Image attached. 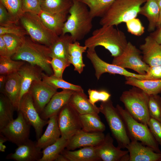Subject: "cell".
Segmentation results:
<instances>
[{
	"instance_id": "cell-26",
	"label": "cell",
	"mask_w": 161,
	"mask_h": 161,
	"mask_svg": "<svg viewBox=\"0 0 161 161\" xmlns=\"http://www.w3.org/2000/svg\"><path fill=\"white\" fill-rule=\"evenodd\" d=\"M61 154L65 156L68 161H100L95 147H83L77 150L64 149Z\"/></svg>"
},
{
	"instance_id": "cell-45",
	"label": "cell",
	"mask_w": 161,
	"mask_h": 161,
	"mask_svg": "<svg viewBox=\"0 0 161 161\" xmlns=\"http://www.w3.org/2000/svg\"><path fill=\"white\" fill-rule=\"evenodd\" d=\"M147 126L156 141L161 146V122L150 117Z\"/></svg>"
},
{
	"instance_id": "cell-32",
	"label": "cell",
	"mask_w": 161,
	"mask_h": 161,
	"mask_svg": "<svg viewBox=\"0 0 161 161\" xmlns=\"http://www.w3.org/2000/svg\"><path fill=\"white\" fill-rule=\"evenodd\" d=\"M42 11L51 13H69L72 0H39Z\"/></svg>"
},
{
	"instance_id": "cell-52",
	"label": "cell",
	"mask_w": 161,
	"mask_h": 161,
	"mask_svg": "<svg viewBox=\"0 0 161 161\" xmlns=\"http://www.w3.org/2000/svg\"><path fill=\"white\" fill-rule=\"evenodd\" d=\"M7 76L3 75H0V91L3 89L4 85Z\"/></svg>"
},
{
	"instance_id": "cell-48",
	"label": "cell",
	"mask_w": 161,
	"mask_h": 161,
	"mask_svg": "<svg viewBox=\"0 0 161 161\" xmlns=\"http://www.w3.org/2000/svg\"><path fill=\"white\" fill-rule=\"evenodd\" d=\"M149 80L161 79V65L150 66L146 74Z\"/></svg>"
},
{
	"instance_id": "cell-20",
	"label": "cell",
	"mask_w": 161,
	"mask_h": 161,
	"mask_svg": "<svg viewBox=\"0 0 161 161\" xmlns=\"http://www.w3.org/2000/svg\"><path fill=\"white\" fill-rule=\"evenodd\" d=\"M74 91L63 89L57 92L52 97L42 112L40 114L41 117L48 120L51 117L58 115L61 109L67 104Z\"/></svg>"
},
{
	"instance_id": "cell-51",
	"label": "cell",
	"mask_w": 161,
	"mask_h": 161,
	"mask_svg": "<svg viewBox=\"0 0 161 161\" xmlns=\"http://www.w3.org/2000/svg\"><path fill=\"white\" fill-rule=\"evenodd\" d=\"M8 140L6 137L2 134L0 133V151L4 152L6 148L4 143Z\"/></svg>"
},
{
	"instance_id": "cell-56",
	"label": "cell",
	"mask_w": 161,
	"mask_h": 161,
	"mask_svg": "<svg viewBox=\"0 0 161 161\" xmlns=\"http://www.w3.org/2000/svg\"><path fill=\"white\" fill-rule=\"evenodd\" d=\"M156 0L157 1V0Z\"/></svg>"
},
{
	"instance_id": "cell-24",
	"label": "cell",
	"mask_w": 161,
	"mask_h": 161,
	"mask_svg": "<svg viewBox=\"0 0 161 161\" xmlns=\"http://www.w3.org/2000/svg\"><path fill=\"white\" fill-rule=\"evenodd\" d=\"M47 124L44 132L36 141L37 146L41 149L54 143L61 137V133L58 123V115L50 117Z\"/></svg>"
},
{
	"instance_id": "cell-42",
	"label": "cell",
	"mask_w": 161,
	"mask_h": 161,
	"mask_svg": "<svg viewBox=\"0 0 161 161\" xmlns=\"http://www.w3.org/2000/svg\"><path fill=\"white\" fill-rule=\"evenodd\" d=\"M89 99L93 105L99 101L105 102L110 99L111 94L104 90H97L89 89L88 90Z\"/></svg>"
},
{
	"instance_id": "cell-41",
	"label": "cell",
	"mask_w": 161,
	"mask_h": 161,
	"mask_svg": "<svg viewBox=\"0 0 161 161\" xmlns=\"http://www.w3.org/2000/svg\"><path fill=\"white\" fill-rule=\"evenodd\" d=\"M70 64L67 61L57 58H52L50 65L53 71V75L56 77L62 78L64 70Z\"/></svg>"
},
{
	"instance_id": "cell-14",
	"label": "cell",
	"mask_w": 161,
	"mask_h": 161,
	"mask_svg": "<svg viewBox=\"0 0 161 161\" xmlns=\"http://www.w3.org/2000/svg\"><path fill=\"white\" fill-rule=\"evenodd\" d=\"M113 139L108 133L103 140L95 147L97 155L102 161H129L128 151H123L113 144Z\"/></svg>"
},
{
	"instance_id": "cell-13",
	"label": "cell",
	"mask_w": 161,
	"mask_h": 161,
	"mask_svg": "<svg viewBox=\"0 0 161 161\" xmlns=\"http://www.w3.org/2000/svg\"><path fill=\"white\" fill-rule=\"evenodd\" d=\"M17 118L0 130V133L8 140L18 146L29 139L31 126L26 121L22 113L17 111Z\"/></svg>"
},
{
	"instance_id": "cell-30",
	"label": "cell",
	"mask_w": 161,
	"mask_h": 161,
	"mask_svg": "<svg viewBox=\"0 0 161 161\" xmlns=\"http://www.w3.org/2000/svg\"><path fill=\"white\" fill-rule=\"evenodd\" d=\"M87 47L81 46L78 41L73 42L69 44L68 61L74 66V70L81 74L85 65L83 59V53L85 52Z\"/></svg>"
},
{
	"instance_id": "cell-33",
	"label": "cell",
	"mask_w": 161,
	"mask_h": 161,
	"mask_svg": "<svg viewBox=\"0 0 161 161\" xmlns=\"http://www.w3.org/2000/svg\"><path fill=\"white\" fill-rule=\"evenodd\" d=\"M88 7L92 17H102L115 0H78Z\"/></svg>"
},
{
	"instance_id": "cell-9",
	"label": "cell",
	"mask_w": 161,
	"mask_h": 161,
	"mask_svg": "<svg viewBox=\"0 0 161 161\" xmlns=\"http://www.w3.org/2000/svg\"><path fill=\"white\" fill-rule=\"evenodd\" d=\"M140 51L130 42L123 53L114 57L112 64L123 68L132 69L138 74L146 75L150 66L143 60Z\"/></svg>"
},
{
	"instance_id": "cell-1",
	"label": "cell",
	"mask_w": 161,
	"mask_h": 161,
	"mask_svg": "<svg viewBox=\"0 0 161 161\" xmlns=\"http://www.w3.org/2000/svg\"><path fill=\"white\" fill-rule=\"evenodd\" d=\"M128 42L122 31L113 26H102L93 32L92 35L85 40L84 45L88 49L102 46L110 53L112 56L115 57L123 53Z\"/></svg>"
},
{
	"instance_id": "cell-10",
	"label": "cell",
	"mask_w": 161,
	"mask_h": 161,
	"mask_svg": "<svg viewBox=\"0 0 161 161\" xmlns=\"http://www.w3.org/2000/svg\"><path fill=\"white\" fill-rule=\"evenodd\" d=\"M86 52V57L93 65L95 71V76L97 80L105 73L119 74L125 77H135L140 79H149L148 76L146 75H142L130 72L126 69L103 61L97 55L95 48H88Z\"/></svg>"
},
{
	"instance_id": "cell-19",
	"label": "cell",
	"mask_w": 161,
	"mask_h": 161,
	"mask_svg": "<svg viewBox=\"0 0 161 161\" xmlns=\"http://www.w3.org/2000/svg\"><path fill=\"white\" fill-rule=\"evenodd\" d=\"M43 71L39 67L27 62L21 67L18 72L21 78L19 102L24 95L28 92L33 82L42 80Z\"/></svg>"
},
{
	"instance_id": "cell-38",
	"label": "cell",
	"mask_w": 161,
	"mask_h": 161,
	"mask_svg": "<svg viewBox=\"0 0 161 161\" xmlns=\"http://www.w3.org/2000/svg\"><path fill=\"white\" fill-rule=\"evenodd\" d=\"M1 35L4 40L7 46L8 57L11 58L21 47L26 37L9 34H6Z\"/></svg>"
},
{
	"instance_id": "cell-28",
	"label": "cell",
	"mask_w": 161,
	"mask_h": 161,
	"mask_svg": "<svg viewBox=\"0 0 161 161\" xmlns=\"http://www.w3.org/2000/svg\"><path fill=\"white\" fill-rule=\"evenodd\" d=\"M73 42L69 34H61L59 36L57 39L49 47L51 58H57L68 61L69 45Z\"/></svg>"
},
{
	"instance_id": "cell-3",
	"label": "cell",
	"mask_w": 161,
	"mask_h": 161,
	"mask_svg": "<svg viewBox=\"0 0 161 161\" xmlns=\"http://www.w3.org/2000/svg\"><path fill=\"white\" fill-rule=\"evenodd\" d=\"M49 47L33 41L25 37L24 42L11 58L15 60L22 61L36 65L47 75L53 74L50 65L52 59Z\"/></svg>"
},
{
	"instance_id": "cell-29",
	"label": "cell",
	"mask_w": 161,
	"mask_h": 161,
	"mask_svg": "<svg viewBox=\"0 0 161 161\" xmlns=\"http://www.w3.org/2000/svg\"><path fill=\"white\" fill-rule=\"evenodd\" d=\"M160 10V8L156 0H147L141 7L139 13L145 16L148 20V31H154L157 28Z\"/></svg>"
},
{
	"instance_id": "cell-53",
	"label": "cell",
	"mask_w": 161,
	"mask_h": 161,
	"mask_svg": "<svg viewBox=\"0 0 161 161\" xmlns=\"http://www.w3.org/2000/svg\"><path fill=\"white\" fill-rule=\"evenodd\" d=\"M54 161H68V160L65 156L61 154L57 157Z\"/></svg>"
},
{
	"instance_id": "cell-18",
	"label": "cell",
	"mask_w": 161,
	"mask_h": 161,
	"mask_svg": "<svg viewBox=\"0 0 161 161\" xmlns=\"http://www.w3.org/2000/svg\"><path fill=\"white\" fill-rule=\"evenodd\" d=\"M126 148L129 153V161H161V153L138 141H131Z\"/></svg>"
},
{
	"instance_id": "cell-47",
	"label": "cell",
	"mask_w": 161,
	"mask_h": 161,
	"mask_svg": "<svg viewBox=\"0 0 161 161\" xmlns=\"http://www.w3.org/2000/svg\"><path fill=\"white\" fill-rule=\"evenodd\" d=\"M17 24L13 19L5 7L0 3V26L8 27Z\"/></svg>"
},
{
	"instance_id": "cell-40",
	"label": "cell",
	"mask_w": 161,
	"mask_h": 161,
	"mask_svg": "<svg viewBox=\"0 0 161 161\" xmlns=\"http://www.w3.org/2000/svg\"><path fill=\"white\" fill-rule=\"evenodd\" d=\"M150 117L161 122V97L158 94L149 95L148 104Z\"/></svg>"
},
{
	"instance_id": "cell-22",
	"label": "cell",
	"mask_w": 161,
	"mask_h": 161,
	"mask_svg": "<svg viewBox=\"0 0 161 161\" xmlns=\"http://www.w3.org/2000/svg\"><path fill=\"white\" fill-rule=\"evenodd\" d=\"M21 86V77L17 72L7 76L4 87L0 91L9 99L17 111L19 103Z\"/></svg>"
},
{
	"instance_id": "cell-44",
	"label": "cell",
	"mask_w": 161,
	"mask_h": 161,
	"mask_svg": "<svg viewBox=\"0 0 161 161\" xmlns=\"http://www.w3.org/2000/svg\"><path fill=\"white\" fill-rule=\"evenodd\" d=\"M23 13L38 15L42 11L39 0H22Z\"/></svg>"
},
{
	"instance_id": "cell-23",
	"label": "cell",
	"mask_w": 161,
	"mask_h": 161,
	"mask_svg": "<svg viewBox=\"0 0 161 161\" xmlns=\"http://www.w3.org/2000/svg\"><path fill=\"white\" fill-rule=\"evenodd\" d=\"M68 103L80 114L100 112L99 108L91 103L84 92L75 91Z\"/></svg>"
},
{
	"instance_id": "cell-39",
	"label": "cell",
	"mask_w": 161,
	"mask_h": 161,
	"mask_svg": "<svg viewBox=\"0 0 161 161\" xmlns=\"http://www.w3.org/2000/svg\"><path fill=\"white\" fill-rule=\"evenodd\" d=\"M0 3L5 7L13 19L18 24L24 13L22 0H0Z\"/></svg>"
},
{
	"instance_id": "cell-15",
	"label": "cell",
	"mask_w": 161,
	"mask_h": 161,
	"mask_svg": "<svg viewBox=\"0 0 161 161\" xmlns=\"http://www.w3.org/2000/svg\"><path fill=\"white\" fill-rule=\"evenodd\" d=\"M57 89L42 80L33 82L28 92L39 114L48 103Z\"/></svg>"
},
{
	"instance_id": "cell-37",
	"label": "cell",
	"mask_w": 161,
	"mask_h": 161,
	"mask_svg": "<svg viewBox=\"0 0 161 161\" xmlns=\"http://www.w3.org/2000/svg\"><path fill=\"white\" fill-rule=\"evenodd\" d=\"M26 62L0 56V74L7 76L18 72Z\"/></svg>"
},
{
	"instance_id": "cell-34",
	"label": "cell",
	"mask_w": 161,
	"mask_h": 161,
	"mask_svg": "<svg viewBox=\"0 0 161 161\" xmlns=\"http://www.w3.org/2000/svg\"><path fill=\"white\" fill-rule=\"evenodd\" d=\"M68 140L62 137L55 142L47 146L42 151V156L39 161H53L66 148Z\"/></svg>"
},
{
	"instance_id": "cell-12",
	"label": "cell",
	"mask_w": 161,
	"mask_h": 161,
	"mask_svg": "<svg viewBox=\"0 0 161 161\" xmlns=\"http://www.w3.org/2000/svg\"><path fill=\"white\" fill-rule=\"evenodd\" d=\"M18 111L21 112L27 122L33 127L38 140L42 135L44 127L48 124V120H44L41 117L29 92L21 98L17 111Z\"/></svg>"
},
{
	"instance_id": "cell-8",
	"label": "cell",
	"mask_w": 161,
	"mask_h": 161,
	"mask_svg": "<svg viewBox=\"0 0 161 161\" xmlns=\"http://www.w3.org/2000/svg\"><path fill=\"white\" fill-rule=\"evenodd\" d=\"M100 112L104 115L113 137L116 140L117 147L126 148L130 142L124 121L116 107L109 99L101 102L99 107Z\"/></svg>"
},
{
	"instance_id": "cell-4",
	"label": "cell",
	"mask_w": 161,
	"mask_h": 161,
	"mask_svg": "<svg viewBox=\"0 0 161 161\" xmlns=\"http://www.w3.org/2000/svg\"><path fill=\"white\" fill-rule=\"evenodd\" d=\"M146 1L115 0L101 18L99 23L101 26H117L136 18L141 7Z\"/></svg>"
},
{
	"instance_id": "cell-5",
	"label": "cell",
	"mask_w": 161,
	"mask_h": 161,
	"mask_svg": "<svg viewBox=\"0 0 161 161\" xmlns=\"http://www.w3.org/2000/svg\"><path fill=\"white\" fill-rule=\"evenodd\" d=\"M149 95L140 89L135 86L123 92L120 100L125 109L134 119L147 125L150 118L148 107Z\"/></svg>"
},
{
	"instance_id": "cell-25",
	"label": "cell",
	"mask_w": 161,
	"mask_h": 161,
	"mask_svg": "<svg viewBox=\"0 0 161 161\" xmlns=\"http://www.w3.org/2000/svg\"><path fill=\"white\" fill-rule=\"evenodd\" d=\"M68 13H51L42 11L38 15L47 27L59 36L62 33L63 29Z\"/></svg>"
},
{
	"instance_id": "cell-2",
	"label": "cell",
	"mask_w": 161,
	"mask_h": 161,
	"mask_svg": "<svg viewBox=\"0 0 161 161\" xmlns=\"http://www.w3.org/2000/svg\"><path fill=\"white\" fill-rule=\"evenodd\" d=\"M72 1L62 34L69 33L74 42L83 39L91 31L93 18L85 4L78 0Z\"/></svg>"
},
{
	"instance_id": "cell-43",
	"label": "cell",
	"mask_w": 161,
	"mask_h": 161,
	"mask_svg": "<svg viewBox=\"0 0 161 161\" xmlns=\"http://www.w3.org/2000/svg\"><path fill=\"white\" fill-rule=\"evenodd\" d=\"M128 31L137 36H140L145 32V28L140 20L135 18L126 22Z\"/></svg>"
},
{
	"instance_id": "cell-21",
	"label": "cell",
	"mask_w": 161,
	"mask_h": 161,
	"mask_svg": "<svg viewBox=\"0 0 161 161\" xmlns=\"http://www.w3.org/2000/svg\"><path fill=\"white\" fill-rule=\"evenodd\" d=\"M140 49L143 54V60L149 66L161 65V45L150 35L146 37Z\"/></svg>"
},
{
	"instance_id": "cell-16",
	"label": "cell",
	"mask_w": 161,
	"mask_h": 161,
	"mask_svg": "<svg viewBox=\"0 0 161 161\" xmlns=\"http://www.w3.org/2000/svg\"><path fill=\"white\" fill-rule=\"evenodd\" d=\"M105 135L102 132H87L81 129L68 140L66 149L73 151L88 146L95 147L104 139Z\"/></svg>"
},
{
	"instance_id": "cell-35",
	"label": "cell",
	"mask_w": 161,
	"mask_h": 161,
	"mask_svg": "<svg viewBox=\"0 0 161 161\" xmlns=\"http://www.w3.org/2000/svg\"><path fill=\"white\" fill-rule=\"evenodd\" d=\"M15 109L9 99L3 94L0 95V130L12 121Z\"/></svg>"
},
{
	"instance_id": "cell-27",
	"label": "cell",
	"mask_w": 161,
	"mask_h": 161,
	"mask_svg": "<svg viewBox=\"0 0 161 161\" xmlns=\"http://www.w3.org/2000/svg\"><path fill=\"white\" fill-rule=\"evenodd\" d=\"M126 84L138 87L148 95L158 94L161 92V79H140L125 77Z\"/></svg>"
},
{
	"instance_id": "cell-36",
	"label": "cell",
	"mask_w": 161,
	"mask_h": 161,
	"mask_svg": "<svg viewBox=\"0 0 161 161\" xmlns=\"http://www.w3.org/2000/svg\"><path fill=\"white\" fill-rule=\"evenodd\" d=\"M42 80L57 89L60 88L63 90L84 92L81 86L67 82L62 78L56 77L53 75H49L43 72Z\"/></svg>"
},
{
	"instance_id": "cell-11",
	"label": "cell",
	"mask_w": 161,
	"mask_h": 161,
	"mask_svg": "<svg viewBox=\"0 0 161 161\" xmlns=\"http://www.w3.org/2000/svg\"><path fill=\"white\" fill-rule=\"evenodd\" d=\"M58 123L61 137L69 140L82 129L79 114L68 103L58 115Z\"/></svg>"
},
{
	"instance_id": "cell-50",
	"label": "cell",
	"mask_w": 161,
	"mask_h": 161,
	"mask_svg": "<svg viewBox=\"0 0 161 161\" xmlns=\"http://www.w3.org/2000/svg\"><path fill=\"white\" fill-rule=\"evenodd\" d=\"M157 29L150 35L158 43L161 45V25L157 27Z\"/></svg>"
},
{
	"instance_id": "cell-31",
	"label": "cell",
	"mask_w": 161,
	"mask_h": 161,
	"mask_svg": "<svg viewBox=\"0 0 161 161\" xmlns=\"http://www.w3.org/2000/svg\"><path fill=\"white\" fill-rule=\"evenodd\" d=\"M82 129L87 132H103L106 129L104 124L97 114H80Z\"/></svg>"
},
{
	"instance_id": "cell-55",
	"label": "cell",
	"mask_w": 161,
	"mask_h": 161,
	"mask_svg": "<svg viewBox=\"0 0 161 161\" xmlns=\"http://www.w3.org/2000/svg\"><path fill=\"white\" fill-rule=\"evenodd\" d=\"M159 6L161 9V0H158L157 1Z\"/></svg>"
},
{
	"instance_id": "cell-54",
	"label": "cell",
	"mask_w": 161,
	"mask_h": 161,
	"mask_svg": "<svg viewBox=\"0 0 161 161\" xmlns=\"http://www.w3.org/2000/svg\"><path fill=\"white\" fill-rule=\"evenodd\" d=\"M161 25V9H160V10L159 20H158L157 27Z\"/></svg>"
},
{
	"instance_id": "cell-46",
	"label": "cell",
	"mask_w": 161,
	"mask_h": 161,
	"mask_svg": "<svg viewBox=\"0 0 161 161\" xmlns=\"http://www.w3.org/2000/svg\"><path fill=\"white\" fill-rule=\"evenodd\" d=\"M6 34H12L22 37H25L26 35H28L23 27L17 24L8 27L0 26V35Z\"/></svg>"
},
{
	"instance_id": "cell-7",
	"label": "cell",
	"mask_w": 161,
	"mask_h": 161,
	"mask_svg": "<svg viewBox=\"0 0 161 161\" xmlns=\"http://www.w3.org/2000/svg\"><path fill=\"white\" fill-rule=\"evenodd\" d=\"M19 21L30 38L35 42L50 47L59 36L47 27L38 15L24 13Z\"/></svg>"
},
{
	"instance_id": "cell-49",
	"label": "cell",
	"mask_w": 161,
	"mask_h": 161,
	"mask_svg": "<svg viewBox=\"0 0 161 161\" xmlns=\"http://www.w3.org/2000/svg\"><path fill=\"white\" fill-rule=\"evenodd\" d=\"M0 56L8 57V50L6 43L1 35H0Z\"/></svg>"
},
{
	"instance_id": "cell-17",
	"label": "cell",
	"mask_w": 161,
	"mask_h": 161,
	"mask_svg": "<svg viewBox=\"0 0 161 161\" xmlns=\"http://www.w3.org/2000/svg\"><path fill=\"white\" fill-rule=\"evenodd\" d=\"M42 149L36 145V141L30 139L18 146L13 153L8 154L6 158L16 161H39L42 156Z\"/></svg>"
},
{
	"instance_id": "cell-6",
	"label": "cell",
	"mask_w": 161,
	"mask_h": 161,
	"mask_svg": "<svg viewBox=\"0 0 161 161\" xmlns=\"http://www.w3.org/2000/svg\"><path fill=\"white\" fill-rule=\"evenodd\" d=\"M116 107L124 122L128 135L131 140L140 141L143 144L161 153L159 144L151 134L147 125L134 119L125 109L117 104Z\"/></svg>"
}]
</instances>
